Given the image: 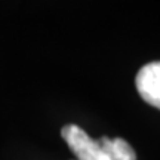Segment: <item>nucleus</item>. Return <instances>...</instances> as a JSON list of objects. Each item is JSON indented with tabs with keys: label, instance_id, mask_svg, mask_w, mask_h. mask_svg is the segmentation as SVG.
<instances>
[{
	"label": "nucleus",
	"instance_id": "2",
	"mask_svg": "<svg viewBox=\"0 0 160 160\" xmlns=\"http://www.w3.org/2000/svg\"><path fill=\"white\" fill-rule=\"evenodd\" d=\"M135 85L144 101L160 110V61L145 64L138 71Z\"/></svg>",
	"mask_w": 160,
	"mask_h": 160
},
{
	"label": "nucleus",
	"instance_id": "1",
	"mask_svg": "<svg viewBox=\"0 0 160 160\" xmlns=\"http://www.w3.org/2000/svg\"><path fill=\"white\" fill-rule=\"evenodd\" d=\"M61 137L76 160H137L131 144L123 138L93 139L77 125H65L61 129Z\"/></svg>",
	"mask_w": 160,
	"mask_h": 160
}]
</instances>
